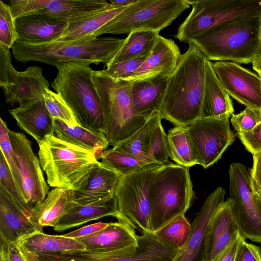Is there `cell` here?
Returning a JSON list of instances; mask_svg holds the SVG:
<instances>
[{
	"label": "cell",
	"instance_id": "obj_32",
	"mask_svg": "<svg viewBox=\"0 0 261 261\" xmlns=\"http://www.w3.org/2000/svg\"><path fill=\"white\" fill-rule=\"evenodd\" d=\"M161 120L159 112L153 113L139 129L113 148L137 158L152 162L148 158V149L153 130Z\"/></svg>",
	"mask_w": 261,
	"mask_h": 261
},
{
	"label": "cell",
	"instance_id": "obj_44",
	"mask_svg": "<svg viewBox=\"0 0 261 261\" xmlns=\"http://www.w3.org/2000/svg\"><path fill=\"white\" fill-rule=\"evenodd\" d=\"M247 150L252 154L261 151V122L251 130L238 133Z\"/></svg>",
	"mask_w": 261,
	"mask_h": 261
},
{
	"label": "cell",
	"instance_id": "obj_33",
	"mask_svg": "<svg viewBox=\"0 0 261 261\" xmlns=\"http://www.w3.org/2000/svg\"><path fill=\"white\" fill-rule=\"evenodd\" d=\"M159 35V32L152 31H138L130 33L108 65L148 56Z\"/></svg>",
	"mask_w": 261,
	"mask_h": 261
},
{
	"label": "cell",
	"instance_id": "obj_20",
	"mask_svg": "<svg viewBox=\"0 0 261 261\" xmlns=\"http://www.w3.org/2000/svg\"><path fill=\"white\" fill-rule=\"evenodd\" d=\"M69 21L49 15L33 14L15 19L17 41L48 42L57 40L64 33Z\"/></svg>",
	"mask_w": 261,
	"mask_h": 261
},
{
	"label": "cell",
	"instance_id": "obj_46",
	"mask_svg": "<svg viewBox=\"0 0 261 261\" xmlns=\"http://www.w3.org/2000/svg\"><path fill=\"white\" fill-rule=\"evenodd\" d=\"M234 261H261V249L244 240L238 248Z\"/></svg>",
	"mask_w": 261,
	"mask_h": 261
},
{
	"label": "cell",
	"instance_id": "obj_24",
	"mask_svg": "<svg viewBox=\"0 0 261 261\" xmlns=\"http://www.w3.org/2000/svg\"><path fill=\"white\" fill-rule=\"evenodd\" d=\"M19 127L38 143L53 134L54 119L45 104L44 98L30 101L8 110Z\"/></svg>",
	"mask_w": 261,
	"mask_h": 261
},
{
	"label": "cell",
	"instance_id": "obj_9",
	"mask_svg": "<svg viewBox=\"0 0 261 261\" xmlns=\"http://www.w3.org/2000/svg\"><path fill=\"white\" fill-rule=\"evenodd\" d=\"M192 10L179 25L175 38L190 44L206 31L229 20L261 16V0L189 1Z\"/></svg>",
	"mask_w": 261,
	"mask_h": 261
},
{
	"label": "cell",
	"instance_id": "obj_27",
	"mask_svg": "<svg viewBox=\"0 0 261 261\" xmlns=\"http://www.w3.org/2000/svg\"><path fill=\"white\" fill-rule=\"evenodd\" d=\"M234 109L229 95L221 86L207 59L205 63V77L201 118H214L224 114L231 115Z\"/></svg>",
	"mask_w": 261,
	"mask_h": 261
},
{
	"label": "cell",
	"instance_id": "obj_37",
	"mask_svg": "<svg viewBox=\"0 0 261 261\" xmlns=\"http://www.w3.org/2000/svg\"><path fill=\"white\" fill-rule=\"evenodd\" d=\"M0 187L22 208L33 212L34 205L30 203L15 181L4 155L0 154Z\"/></svg>",
	"mask_w": 261,
	"mask_h": 261
},
{
	"label": "cell",
	"instance_id": "obj_7",
	"mask_svg": "<svg viewBox=\"0 0 261 261\" xmlns=\"http://www.w3.org/2000/svg\"><path fill=\"white\" fill-rule=\"evenodd\" d=\"M193 195L189 168L169 162L158 168L149 188L152 232L185 215Z\"/></svg>",
	"mask_w": 261,
	"mask_h": 261
},
{
	"label": "cell",
	"instance_id": "obj_47",
	"mask_svg": "<svg viewBox=\"0 0 261 261\" xmlns=\"http://www.w3.org/2000/svg\"><path fill=\"white\" fill-rule=\"evenodd\" d=\"M244 240L239 232L215 261H234L238 248Z\"/></svg>",
	"mask_w": 261,
	"mask_h": 261
},
{
	"label": "cell",
	"instance_id": "obj_13",
	"mask_svg": "<svg viewBox=\"0 0 261 261\" xmlns=\"http://www.w3.org/2000/svg\"><path fill=\"white\" fill-rule=\"evenodd\" d=\"M110 6L105 0H11L14 19L33 14L51 16L69 22L104 10Z\"/></svg>",
	"mask_w": 261,
	"mask_h": 261
},
{
	"label": "cell",
	"instance_id": "obj_36",
	"mask_svg": "<svg viewBox=\"0 0 261 261\" xmlns=\"http://www.w3.org/2000/svg\"><path fill=\"white\" fill-rule=\"evenodd\" d=\"M191 231V224L185 215H181L153 233L164 242L180 250L189 239Z\"/></svg>",
	"mask_w": 261,
	"mask_h": 261
},
{
	"label": "cell",
	"instance_id": "obj_4",
	"mask_svg": "<svg viewBox=\"0 0 261 261\" xmlns=\"http://www.w3.org/2000/svg\"><path fill=\"white\" fill-rule=\"evenodd\" d=\"M56 67L58 71L51 86L70 108L79 125L105 134L102 110L90 65L69 62Z\"/></svg>",
	"mask_w": 261,
	"mask_h": 261
},
{
	"label": "cell",
	"instance_id": "obj_43",
	"mask_svg": "<svg viewBox=\"0 0 261 261\" xmlns=\"http://www.w3.org/2000/svg\"><path fill=\"white\" fill-rule=\"evenodd\" d=\"M231 122L238 134L242 131L251 130L261 122V114L258 111L246 108L237 114H232Z\"/></svg>",
	"mask_w": 261,
	"mask_h": 261
},
{
	"label": "cell",
	"instance_id": "obj_12",
	"mask_svg": "<svg viewBox=\"0 0 261 261\" xmlns=\"http://www.w3.org/2000/svg\"><path fill=\"white\" fill-rule=\"evenodd\" d=\"M229 198L239 231L245 239L261 244V217L250 186V172L240 163L229 169Z\"/></svg>",
	"mask_w": 261,
	"mask_h": 261
},
{
	"label": "cell",
	"instance_id": "obj_50",
	"mask_svg": "<svg viewBox=\"0 0 261 261\" xmlns=\"http://www.w3.org/2000/svg\"><path fill=\"white\" fill-rule=\"evenodd\" d=\"M137 0H110V6L113 8H122L127 7L134 3Z\"/></svg>",
	"mask_w": 261,
	"mask_h": 261
},
{
	"label": "cell",
	"instance_id": "obj_3",
	"mask_svg": "<svg viewBox=\"0 0 261 261\" xmlns=\"http://www.w3.org/2000/svg\"><path fill=\"white\" fill-rule=\"evenodd\" d=\"M124 39L97 37L79 42L53 41L42 43L16 41L12 47L14 59L25 63L37 61L54 66L69 62L108 65L120 48Z\"/></svg>",
	"mask_w": 261,
	"mask_h": 261
},
{
	"label": "cell",
	"instance_id": "obj_41",
	"mask_svg": "<svg viewBox=\"0 0 261 261\" xmlns=\"http://www.w3.org/2000/svg\"><path fill=\"white\" fill-rule=\"evenodd\" d=\"M18 40L10 5L0 1V45L11 48Z\"/></svg>",
	"mask_w": 261,
	"mask_h": 261
},
{
	"label": "cell",
	"instance_id": "obj_19",
	"mask_svg": "<svg viewBox=\"0 0 261 261\" xmlns=\"http://www.w3.org/2000/svg\"><path fill=\"white\" fill-rule=\"evenodd\" d=\"M239 232L236 223L233 202L227 198L213 216L207 227L202 261H215Z\"/></svg>",
	"mask_w": 261,
	"mask_h": 261
},
{
	"label": "cell",
	"instance_id": "obj_6",
	"mask_svg": "<svg viewBox=\"0 0 261 261\" xmlns=\"http://www.w3.org/2000/svg\"><path fill=\"white\" fill-rule=\"evenodd\" d=\"M38 146L40 164L51 187L79 189L99 162L94 153L64 142L53 134Z\"/></svg>",
	"mask_w": 261,
	"mask_h": 261
},
{
	"label": "cell",
	"instance_id": "obj_29",
	"mask_svg": "<svg viewBox=\"0 0 261 261\" xmlns=\"http://www.w3.org/2000/svg\"><path fill=\"white\" fill-rule=\"evenodd\" d=\"M127 7L113 8L110 6L104 10L70 21L64 33L56 41L73 42L97 38L95 37L96 33Z\"/></svg>",
	"mask_w": 261,
	"mask_h": 261
},
{
	"label": "cell",
	"instance_id": "obj_48",
	"mask_svg": "<svg viewBox=\"0 0 261 261\" xmlns=\"http://www.w3.org/2000/svg\"><path fill=\"white\" fill-rule=\"evenodd\" d=\"M109 223L97 222L86 225L73 231L63 234L64 236L77 239L94 233L106 227Z\"/></svg>",
	"mask_w": 261,
	"mask_h": 261
},
{
	"label": "cell",
	"instance_id": "obj_11",
	"mask_svg": "<svg viewBox=\"0 0 261 261\" xmlns=\"http://www.w3.org/2000/svg\"><path fill=\"white\" fill-rule=\"evenodd\" d=\"M230 115L199 118L186 126L197 165L207 168L217 162L234 140Z\"/></svg>",
	"mask_w": 261,
	"mask_h": 261
},
{
	"label": "cell",
	"instance_id": "obj_30",
	"mask_svg": "<svg viewBox=\"0 0 261 261\" xmlns=\"http://www.w3.org/2000/svg\"><path fill=\"white\" fill-rule=\"evenodd\" d=\"M73 204V190L54 188L42 202L34 205L33 212L42 227H53Z\"/></svg>",
	"mask_w": 261,
	"mask_h": 261
},
{
	"label": "cell",
	"instance_id": "obj_16",
	"mask_svg": "<svg viewBox=\"0 0 261 261\" xmlns=\"http://www.w3.org/2000/svg\"><path fill=\"white\" fill-rule=\"evenodd\" d=\"M0 80V87L4 92L6 102L19 106L30 101L43 98L49 90V83L42 73V68L35 65L24 71H18L13 66Z\"/></svg>",
	"mask_w": 261,
	"mask_h": 261
},
{
	"label": "cell",
	"instance_id": "obj_39",
	"mask_svg": "<svg viewBox=\"0 0 261 261\" xmlns=\"http://www.w3.org/2000/svg\"><path fill=\"white\" fill-rule=\"evenodd\" d=\"M169 157L167 135L160 121L154 128L151 136L148 158L152 162L164 165L169 162Z\"/></svg>",
	"mask_w": 261,
	"mask_h": 261
},
{
	"label": "cell",
	"instance_id": "obj_26",
	"mask_svg": "<svg viewBox=\"0 0 261 261\" xmlns=\"http://www.w3.org/2000/svg\"><path fill=\"white\" fill-rule=\"evenodd\" d=\"M107 216H112L118 221H121L115 196L109 200L89 204L79 205L73 203L53 228L57 232L63 231Z\"/></svg>",
	"mask_w": 261,
	"mask_h": 261
},
{
	"label": "cell",
	"instance_id": "obj_23",
	"mask_svg": "<svg viewBox=\"0 0 261 261\" xmlns=\"http://www.w3.org/2000/svg\"><path fill=\"white\" fill-rule=\"evenodd\" d=\"M138 237L130 225L118 221L110 222L105 228L76 240L82 242L86 249L109 252L136 248Z\"/></svg>",
	"mask_w": 261,
	"mask_h": 261
},
{
	"label": "cell",
	"instance_id": "obj_53",
	"mask_svg": "<svg viewBox=\"0 0 261 261\" xmlns=\"http://www.w3.org/2000/svg\"><path fill=\"white\" fill-rule=\"evenodd\" d=\"M258 75L260 76V77L261 78V74H258Z\"/></svg>",
	"mask_w": 261,
	"mask_h": 261
},
{
	"label": "cell",
	"instance_id": "obj_17",
	"mask_svg": "<svg viewBox=\"0 0 261 261\" xmlns=\"http://www.w3.org/2000/svg\"><path fill=\"white\" fill-rule=\"evenodd\" d=\"M37 231H43V227L33 212L20 207L0 187V240L7 243L17 242Z\"/></svg>",
	"mask_w": 261,
	"mask_h": 261
},
{
	"label": "cell",
	"instance_id": "obj_1",
	"mask_svg": "<svg viewBox=\"0 0 261 261\" xmlns=\"http://www.w3.org/2000/svg\"><path fill=\"white\" fill-rule=\"evenodd\" d=\"M207 58L193 44L181 54L169 76L160 111L162 119L175 126H187L200 118Z\"/></svg>",
	"mask_w": 261,
	"mask_h": 261
},
{
	"label": "cell",
	"instance_id": "obj_49",
	"mask_svg": "<svg viewBox=\"0 0 261 261\" xmlns=\"http://www.w3.org/2000/svg\"><path fill=\"white\" fill-rule=\"evenodd\" d=\"M5 245L7 261H28L17 242L6 243Z\"/></svg>",
	"mask_w": 261,
	"mask_h": 261
},
{
	"label": "cell",
	"instance_id": "obj_22",
	"mask_svg": "<svg viewBox=\"0 0 261 261\" xmlns=\"http://www.w3.org/2000/svg\"><path fill=\"white\" fill-rule=\"evenodd\" d=\"M119 176L101 162L90 171L84 184L73 191V203L86 205L109 200L115 196Z\"/></svg>",
	"mask_w": 261,
	"mask_h": 261
},
{
	"label": "cell",
	"instance_id": "obj_42",
	"mask_svg": "<svg viewBox=\"0 0 261 261\" xmlns=\"http://www.w3.org/2000/svg\"><path fill=\"white\" fill-rule=\"evenodd\" d=\"M148 56L107 65L105 71L112 77L126 80L139 68Z\"/></svg>",
	"mask_w": 261,
	"mask_h": 261
},
{
	"label": "cell",
	"instance_id": "obj_8",
	"mask_svg": "<svg viewBox=\"0 0 261 261\" xmlns=\"http://www.w3.org/2000/svg\"><path fill=\"white\" fill-rule=\"evenodd\" d=\"M189 7L188 0H137L101 27L95 37L138 31L160 32Z\"/></svg>",
	"mask_w": 261,
	"mask_h": 261
},
{
	"label": "cell",
	"instance_id": "obj_45",
	"mask_svg": "<svg viewBox=\"0 0 261 261\" xmlns=\"http://www.w3.org/2000/svg\"><path fill=\"white\" fill-rule=\"evenodd\" d=\"M253 159L250 171V186L254 197L261 199V151L253 154Z\"/></svg>",
	"mask_w": 261,
	"mask_h": 261
},
{
	"label": "cell",
	"instance_id": "obj_31",
	"mask_svg": "<svg viewBox=\"0 0 261 261\" xmlns=\"http://www.w3.org/2000/svg\"><path fill=\"white\" fill-rule=\"evenodd\" d=\"M22 251L32 253H57L86 249L81 242L63 235L56 236L37 231L18 241Z\"/></svg>",
	"mask_w": 261,
	"mask_h": 261
},
{
	"label": "cell",
	"instance_id": "obj_15",
	"mask_svg": "<svg viewBox=\"0 0 261 261\" xmlns=\"http://www.w3.org/2000/svg\"><path fill=\"white\" fill-rule=\"evenodd\" d=\"M8 134L27 200L33 205L40 204L49 192V186L45 180L39 158L24 134L9 129Z\"/></svg>",
	"mask_w": 261,
	"mask_h": 261
},
{
	"label": "cell",
	"instance_id": "obj_18",
	"mask_svg": "<svg viewBox=\"0 0 261 261\" xmlns=\"http://www.w3.org/2000/svg\"><path fill=\"white\" fill-rule=\"evenodd\" d=\"M225 194V190L219 187L207 196L191 223L189 239L173 261H202L206 232L213 216L224 201Z\"/></svg>",
	"mask_w": 261,
	"mask_h": 261
},
{
	"label": "cell",
	"instance_id": "obj_14",
	"mask_svg": "<svg viewBox=\"0 0 261 261\" xmlns=\"http://www.w3.org/2000/svg\"><path fill=\"white\" fill-rule=\"evenodd\" d=\"M214 73L229 96L261 114V78L233 62L212 63Z\"/></svg>",
	"mask_w": 261,
	"mask_h": 261
},
{
	"label": "cell",
	"instance_id": "obj_2",
	"mask_svg": "<svg viewBox=\"0 0 261 261\" xmlns=\"http://www.w3.org/2000/svg\"><path fill=\"white\" fill-rule=\"evenodd\" d=\"M190 43L210 61L252 63L261 53V16L229 20L203 32Z\"/></svg>",
	"mask_w": 261,
	"mask_h": 261
},
{
	"label": "cell",
	"instance_id": "obj_5",
	"mask_svg": "<svg viewBox=\"0 0 261 261\" xmlns=\"http://www.w3.org/2000/svg\"><path fill=\"white\" fill-rule=\"evenodd\" d=\"M92 79L100 100L105 134L114 147L135 133L149 117L135 114L130 82L112 77L105 70H93Z\"/></svg>",
	"mask_w": 261,
	"mask_h": 261
},
{
	"label": "cell",
	"instance_id": "obj_52",
	"mask_svg": "<svg viewBox=\"0 0 261 261\" xmlns=\"http://www.w3.org/2000/svg\"><path fill=\"white\" fill-rule=\"evenodd\" d=\"M256 201L259 210V214L261 217V199H256Z\"/></svg>",
	"mask_w": 261,
	"mask_h": 261
},
{
	"label": "cell",
	"instance_id": "obj_21",
	"mask_svg": "<svg viewBox=\"0 0 261 261\" xmlns=\"http://www.w3.org/2000/svg\"><path fill=\"white\" fill-rule=\"evenodd\" d=\"M180 55L178 46L172 39L159 35L145 60L125 81L132 82L156 75L169 76L175 69Z\"/></svg>",
	"mask_w": 261,
	"mask_h": 261
},
{
	"label": "cell",
	"instance_id": "obj_40",
	"mask_svg": "<svg viewBox=\"0 0 261 261\" xmlns=\"http://www.w3.org/2000/svg\"><path fill=\"white\" fill-rule=\"evenodd\" d=\"M9 128L6 123L0 119V147L1 152L3 153L6 161L10 172L18 187L24 194L22 181L20 173L18 167L15 154L14 153L9 136ZM25 195V194H24Z\"/></svg>",
	"mask_w": 261,
	"mask_h": 261
},
{
	"label": "cell",
	"instance_id": "obj_38",
	"mask_svg": "<svg viewBox=\"0 0 261 261\" xmlns=\"http://www.w3.org/2000/svg\"><path fill=\"white\" fill-rule=\"evenodd\" d=\"M43 97L46 108L53 119H60L69 126L79 125L71 109L58 94L48 90Z\"/></svg>",
	"mask_w": 261,
	"mask_h": 261
},
{
	"label": "cell",
	"instance_id": "obj_34",
	"mask_svg": "<svg viewBox=\"0 0 261 261\" xmlns=\"http://www.w3.org/2000/svg\"><path fill=\"white\" fill-rule=\"evenodd\" d=\"M119 176L129 175L146 170L156 169L162 165L158 163L141 160L112 147L104 150L98 157Z\"/></svg>",
	"mask_w": 261,
	"mask_h": 261
},
{
	"label": "cell",
	"instance_id": "obj_28",
	"mask_svg": "<svg viewBox=\"0 0 261 261\" xmlns=\"http://www.w3.org/2000/svg\"><path fill=\"white\" fill-rule=\"evenodd\" d=\"M53 135L58 139L94 153L97 157L110 145L104 133H95L79 125L69 126L54 119Z\"/></svg>",
	"mask_w": 261,
	"mask_h": 261
},
{
	"label": "cell",
	"instance_id": "obj_25",
	"mask_svg": "<svg viewBox=\"0 0 261 261\" xmlns=\"http://www.w3.org/2000/svg\"><path fill=\"white\" fill-rule=\"evenodd\" d=\"M169 77L156 75L131 82V96L136 114L148 118L153 113L160 112Z\"/></svg>",
	"mask_w": 261,
	"mask_h": 261
},
{
	"label": "cell",
	"instance_id": "obj_51",
	"mask_svg": "<svg viewBox=\"0 0 261 261\" xmlns=\"http://www.w3.org/2000/svg\"><path fill=\"white\" fill-rule=\"evenodd\" d=\"M252 63L253 69L258 74H261V53L257 56Z\"/></svg>",
	"mask_w": 261,
	"mask_h": 261
},
{
	"label": "cell",
	"instance_id": "obj_35",
	"mask_svg": "<svg viewBox=\"0 0 261 261\" xmlns=\"http://www.w3.org/2000/svg\"><path fill=\"white\" fill-rule=\"evenodd\" d=\"M167 135L171 159L176 164L189 168L197 165L186 126H175Z\"/></svg>",
	"mask_w": 261,
	"mask_h": 261
},
{
	"label": "cell",
	"instance_id": "obj_10",
	"mask_svg": "<svg viewBox=\"0 0 261 261\" xmlns=\"http://www.w3.org/2000/svg\"><path fill=\"white\" fill-rule=\"evenodd\" d=\"M157 169L120 176L115 190V197L121 216L120 222L130 225L141 233L152 232L149 188Z\"/></svg>",
	"mask_w": 261,
	"mask_h": 261
}]
</instances>
